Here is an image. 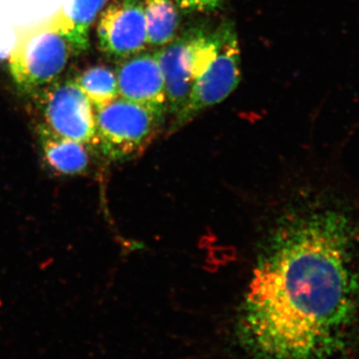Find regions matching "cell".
<instances>
[{"mask_svg": "<svg viewBox=\"0 0 359 359\" xmlns=\"http://www.w3.org/2000/svg\"><path fill=\"white\" fill-rule=\"evenodd\" d=\"M358 299L351 224L337 212L299 217L257 262L241 339L254 359H332L346 346Z\"/></svg>", "mask_w": 359, "mask_h": 359, "instance_id": "6da1fadb", "label": "cell"}, {"mask_svg": "<svg viewBox=\"0 0 359 359\" xmlns=\"http://www.w3.org/2000/svg\"><path fill=\"white\" fill-rule=\"evenodd\" d=\"M229 22L216 29L191 27L156 51L165 85L167 107L175 117L188 100L194 81L216 58Z\"/></svg>", "mask_w": 359, "mask_h": 359, "instance_id": "7a4b0ae2", "label": "cell"}, {"mask_svg": "<svg viewBox=\"0 0 359 359\" xmlns=\"http://www.w3.org/2000/svg\"><path fill=\"white\" fill-rule=\"evenodd\" d=\"M72 52L55 16H51L16 34L9 58L11 74L22 88L50 84L65 69Z\"/></svg>", "mask_w": 359, "mask_h": 359, "instance_id": "3957f363", "label": "cell"}, {"mask_svg": "<svg viewBox=\"0 0 359 359\" xmlns=\"http://www.w3.org/2000/svg\"><path fill=\"white\" fill-rule=\"evenodd\" d=\"M94 109L95 146L112 160L125 159L141 152L152 141L164 120L145 106L122 97Z\"/></svg>", "mask_w": 359, "mask_h": 359, "instance_id": "277c9868", "label": "cell"}, {"mask_svg": "<svg viewBox=\"0 0 359 359\" xmlns=\"http://www.w3.org/2000/svg\"><path fill=\"white\" fill-rule=\"evenodd\" d=\"M242 78L241 48L235 26L229 23L216 58L194 81L188 100L175 117L173 128H180L205 109L223 102L237 89Z\"/></svg>", "mask_w": 359, "mask_h": 359, "instance_id": "5b68a950", "label": "cell"}, {"mask_svg": "<svg viewBox=\"0 0 359 359\" xmlns=\"http://www.w3.org/2000/svg\"><path fill=\"white\" fill-rule=\"evenodd\" d=\"M42 128L88 146H95L96 123L93 106L76 82H54L42 94Z\"/></svg>", "mask_w": 359, "mask_h": 359, "instance_id": "8992f818", "label": "cell"}, {"mask_svg": "<svg viewBox=\"0 0 359 359\" xmlns=\"http://www.w3.org/2000/svg\"><path fill=\"white\" fill-rule=\"evenodd\" d=\"M99 47L107 55L126 58L148 45L144 0H113L97 26Z\"/></svg>", "mask_w": 359, "mask_h": 359, "instance_id": "52a82bcc", "label": "cell"}, {"mask_svg": "<svg viewBox=\"0 0 359 359\" xmlns=\"http://www.w3.org/2000/svg\"><path fill=\"white\" fill-rule=\"evenodd\" d=\"M123 59L115 72L119 95L164 118L166 85L156 52L142 51Z\"/></svg>", "mask_w": 359, "mask_h": 359, "instance_id": "ba28073f", "label": "cell"}, {"mask_svg": "<svg viewBox=\"0 0 359 359\" xmlns=\"http://www.w3.org/2000/svg\"><path fill=\"white\" fill-rule=\"evenodd\" d=\"M39 135L42 156L51 171L62 176L86 173L90 163V146L57 136L42 127Z\"/></svg>", "mask_w": 359, "mask_h": 359, "instance_id": "9c48e42d", "label": "cell"}, {"mask_svg": "<svg viewBox=\"0 0 359 359\" xmlns=\"http://www.w3.org/2000/svg\"><path fill=\"white\" fill-rule=\"evenodd\" d=\"M111 0H67L56 13L61 30L74 53L85 51L89 44V32L94 20Z\"/></svg>", "mask_w": 359, "mask_h": 359, "instance_id": "30bf717a", "label": "cell"}, {"mask_svg": "<svg viewBox=\"0 0 359 359\" xmlns=\"http://www.w3.org/2000/svg\"><path fill=\"white\" fill-rule=\"evenodd\" d=\"M179 11L175 0H144L148 45L162 47L178 35Z\"/></svg>", "mask_w": 359, "mask_h": 359, "instance_id": "8fae6325", "label": "cell"}, {"mask_svg": "<svg viewBox=\"0 0 359 359\" xmlns=\"http://www.w3.org/2000/svg\"><path fill=\"white\" fill-rule=\"evenodd\" d=\"M74 81L94 108L106 105L119 96L115 72L106 66L90 67L78 75Z\"/></svg>", "mask_w": 359, "mask_h": 359, "instance_id": "7c38bea8", "label": "cell"}, {"mask_svg": "<svg viewBox=\"0 0 359 359\" xmlns=\"http://www.w3.org/2000/svg\"><path fill=\"white\" fill-rule=\"evenodd\" d=\"M180 11L186 13H210L218 11L224 0H175Z\"/></svg>", "mask_w": 359, "mask_h": 359, "instance_id": "4fadbf2b", "label": "cell"}]
</instances>
